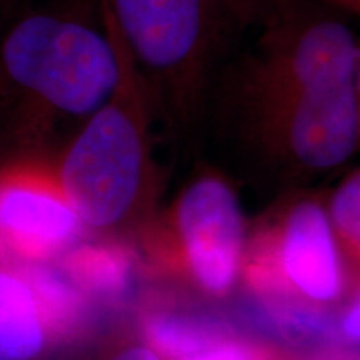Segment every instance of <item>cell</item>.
Wrapping results in <instances>:
<instances>
[{
    "label": "cell",
    "mask_w": 360,
    "mask_h": 360,
    "mask_svg": "<svg viewBox=\"0 0 360 360\" xmlns=\"http://www.w3.org/2000/svg\"><path fill=\"white\" fill-rule=\"evenodd\" d=\"M119 77L102 0H29L0 17V165L53 162Z\"/></svg>",
    "instance_id": "6da1fadb"
},
{
    "label": "cell",
    "mask_w": 360,
    "mask_h": 360,
    "mask_svg": "<svg viewBox=\"0 0 360 360\" xmlns=\"http://www.w3.org/2000/svg\"><path fill=\"white\" fill-rule=\"evenodd\" d=\"M107 17L119 44V82L52 165L87 236L124 244L137 240L157 214L159 169L152 143L157 114L109 12Z\"/></svg>",
    "instance_id": "7a4b0ae2"
},
{
    "label": "cell",
    "mask_w": 360,
    "mask_h": 360,
    "mask_svg": "<svg viewBox=\"0 0 360 360\" xmlns=\"http://www.w3.org/2000/svg\"><path fill=\"white\" fill-rule=\"evenodd\" d=\"M147 85L157 119L191 132L238 29L219 0H102Z\"/></svg>",
    "instance_id": "3957f363"
},
{
    "label": "cell",
    "mask_w": 360,
    "mask_h": 360,
    "mask_svg": "<svg viewBox=\"0 0 360 360\" xmlns=\"http://www.w3.org/2000/svg\"><path fill=\"white\" fill-rule=\"evenodd\" d=\"M347 15L328 0H278L254 51L220 77L222 109L236 114L354 84L359 40Z\"/></svg>",
    "instance_id": "277c9868"
},
{
    "label": "cell",
    "mask_w": 360,
    "mask_h": 360,
    "mask_svg": "<svg viewBox=\"0 0 360 360\" xmlns=\"http://www.w3.org/2000/svg\"><path fill=\"white\" fill-rule=\"evenodd\" d=\"M135 242L155 267L202 295L225 297L244 267V217L236 192L217 172L200 170Z\"/></svg>",
    "instance_id": "5b68a950"
},
{
    "label": "cell",
    "mask_w": 360,
    "mask_h": 360,
    "mask_svg": "<svg viewBox=\"0 0 360 360\" xmlns=\"http://www.w3.org/2000/svg\"><path fill=\"white\" fill-rule=\"evenodd\" d=\"M233 117L270 154L310 170L339 167L360 146L355 82Z\"/></svg>",
    "instance_id": "8992f818"
},
{
    "label": "cell",
    "mask_w": 360,
    "mask_h": 360,
    "mask_svg": "<svg viewBox=\"0 0 360 360\" xmlns=\"http://www.w3.org/2000/svg\"><path fill=\"white\" fill-rule=\"evenodd\" d=\"M87 237L52 162L0 165V262L25 269L52 264Z\"/></svg>",
    "instance_id": "52a82bcc"
},
{
    "label": "cell",
    "mask_w": 360,
    "mask_h": 360,
    "mask_svg": "<svg viewBox=\"0 0 360 360\" xmlns=\"http://www.w3.org/2000/svg\"><path fill=\"white\" fill-rule=\"evenodd\" d=\"M242 269L260 290L321 305L335 302L345 285L334 225L312 200L292 207L276 233L255 247Z\"/></svg>",
    "instance_id": "ba28073f"
},
{
    "label": "cell",
    "mask_w": 360,
    "mask_h": 360,
    "mask_svg": "<svg viewBox=\"0 0 360 360\" xmlns=\"http://www.w3.org/2000/svg\"><path fill=\"white\" fill-rule=\"evenodd\" d=\"M27 270L0 262V360H42L64 337L60 317Z\"/></svg>",
    "instance_id": "9c48e42d"
},
{
    "label": "cell",
    "mask_w": 360,
    "mask_h": 360,
    "mask_svg": "<svg viewBox=\"0 0 360 360\" xmlns=\"http://www.w3.org/2000/svg\"><path fill=\"white\" fill-rule=\"evenodd\" d=\"M330 220L342 245L360 260V169L337 187L330 202Z\"/></svg>",
    "instance_id": "30bf717a"
},
{
    "label": "cell",
    "mask_w": 360,
    "mask_h": 360,
    "mask_svg": "<svg viewBox=\"0 0 360 360\" xmlns=\"http://www.w3.org/2000/svg\"><path fill=\"white\" fill-rule=\"evenodd\" d=\"M94 360H165L143 330L122 328L101 345Z\"/></svg>",
    "instance_id": "8fae6325"
},
{
    "label": "cell",
    "mask_w": 360,
    "mask_h": 360,
    "mask_svg": "<svg viewBox=\"0 0 360 360\" xmlns=\"http://www.w3.org/2000/svg\"><path fill=\"white\" fill-rule=\"evenodd\" d=\"M238 32L259 27L276 8L278 0H219Z\"/></svg>",
    "instance_id": "7c38bea8"
},
{
    "label": "cell",
    "mask_w": 360,
    "mask_h": 360,
    "mask_svg": "<svg viewBox=\"0 0 360 360\" xmlns=\"http://www.w3.org/2000/svg\"><path fill=\"white\" fill-rule=\"evenodd\" d=\"M182 360H262V355L245 342L229 337Z\"/></svg>",
    "instance_id": "4fadbf2b"
},
{
    "label": "cell",
    "mask_w": 360,
    "mask_h": 360,
    "mask_svg": "<svg viewBox=\"0 0 360 360\" xmlns=\"http://www.w3.org/2000/svg\"><path fill=\"white\" fill-rule=\"evenodd\" d=\"M342 334L347 337L349 340H359L360 342V297L355 300L352 307L347 310L340 322Z\"/></svg>",
    "instance_id": "5bb4252c"
},
{
    "label": "cell",
    "mask_w": 360,
    "mask_h": 360,
    "mask_svg": "<svg viewBox=\"0 0 360 360\" xmlns=\"http://www.w3.org/2000/svg\"><path fill=\"white\" fill-rule=\"evenodd\" d=\"M328 2L334 4L335 7H339L349 15L360 17V0H328Z\"/></svg>",
    "instance_id": "9a60e30c"
},
{
    "label": "cell",
    "mask_w": 360,
    "mask_h": 360,
    "mask_svg": "<svg viewBox=\"0 0 360 360\" xmlns=\"http://www.w3.org/2000/svg\"><path fill=\"white\" fill-rule=\"evenodd\" d=\"M25 2H29V0H0V17L6 15L7 12L13 11V8H17Z\"/></svg>",
    "instance_id": "2e32d148"
},
{
    "label": "cell",
    "mask_w": 360,
    "mask_h": 360,
    "mask_svg": "<svg viewBox=\"0 0 360 360\" xmlns=\"http://www.w3.org/2000/svg\"><path fill=\"white\" fill-rule=\"evenodd\" d=\"M355 94H357V105H359V117H360V40L357 51V69H355Z\"/></svg>",
    "instance_id": "e0dca14e"
}]
</instances>
